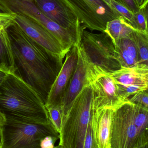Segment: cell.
I'll return each instance as SVG.
<instances>
[{
    "mask_svg": "<svg viewBox=\"0 0 148 148\" xmlns=\"http://www.w3.org/2000/svg\"><path fill=\"white\" fill-rule=\"evenodd\" d=\"M5 30L13 56L14 70L11 74L30 86L45 104L64 58L37 44L14 21Z\"/></svg>",
    "mask_w": 148,
    "mask_h": 148,
    "instance_id": "1",
    "label": "cell"
},
{
    "mask_svg": "<svg viewBox=\"0 0 148 148\" xmlns=\"http://www.w3.org/2000/svg\"><path fill=\"white\" fill-rule=\"evenodd\" d=\"M0 111L4 116L41 123L50 122L45 104L38 94L11 73L0 86Z\"/></svg>",
    "mask_w": 148,
    "mask_h": 148,
    "instance_id": "2",
    "label": "cell"
},
{
    "mask_svg": "<svg viewBox=\"0 0 148 148\" xmlns=\"http://www.w3.org/2000/svg\"><path fill=\"white\" fill-rule=\"evenodd\" d=\"M92 91L84 86L62 117L59 145L64 148H83L86 133L91 121Z\"/></svg>",
    "mask_w": 148,
    "mask_h": 148,
    "instance_id": "3",
    "label": "cell"
},
{
    "mask_svg": "<svg viewBox=\"0 0 148 148\" xmlns=\"http://www.w3.org/2000/svg\"><path fill=\"white\" fill-rule=\"evenodd\" d=\"M1 127L2 148H41V140L48 136L60 139L51 122L43 123L16 116H5Z\"/></svg>",
    "mask_w": 148,
    "mask_h": 148,
    "instance_id": "4",
    "label": "cell"
},
{
    "mask_svg": "<svg viewBox=\"0 0 148 148\" xmlns=\"http://www.w3.org/2000/svg\"><path fill=\"white\" fill-rule=\"evenodd\" d=\"M80 45L90 65L107 73L121 68L116 57L114 44L105 32L94 34L84 29Z\"/></svg>",
    "mask_w": 148,
    "mask_h": 148,
    "instance_id": "5",
    "label": "cell"
},
{
    "mask_svg": "<svg viewBox=\"0 0 148 148\" xmlns=\"http://www.w3.org/2000/svg\"><path fill=\"white\" fill-rule=\"evenodd\" d=\"M87 77L92 88L93 110L103 108L115 110L126 102L121 99L116 83L110 73L88 63Z\"/></svg>",
    "mask_w": 148,
    "mask_h": 148,
    "instance_id": "6",
    "label": "cell"
},
{
    "mask_svg": "<svg viewBox=\"0 0 148 148\" xmlns=\"http://www.w3.org/2000/svg\"><path fill=\"white\" fill-rule=\"evenodd\" d=\"M79 18L82 25L90 30L103 32L109 21L121 17L103 0H63Z\"/></svg>",
    "mask_w": 148,
    "mask_h": 148,
    "instance_id": "7",
    "label": "cell"
},
{
    "mask_svg": "<svg viewBox=\"0 0 148 148\" xmlns=\"http://www.w3.org/2000/svg\"><path fill=\"white\" fill-rule=\"evenodd\" d=\"M139 134L134 120V104L128 101L114 110L111 127V148L138 147Z\"/></svg>",
    "mask_w": 148,
    "mask_h": 148,
    "instance_id": "8",
    "label": "cell"
},
{
    "mask_svg": "<svg viewBox=\"0 0 148 148\" xmlns=\"http://www.w3.org/2000/svg\"><path fill=\"white\" fill-rule=\"evenodd\" d=\"M0 5L10 13L23 15L42 25L61 43L69 39V31L46 17L37 8L33 0H0Z\"/></svg>",
    "mask_w": 148,
    "mask_h": 148,
    "instance_id": "9",
    "label": "cell"
},
{
    "mask_svg": "<svg viewBox=\"0 0 148 148\" xmlns=\"http://www.w3.org/2000/svg\"><path fill=\"white\" fill-rule=\"evenodd\" d=\"M46 17L74 34L81 40L85 28L74 11L63 0H33Z\"/></svg>",
    "mask_w": 148,
    "mask_h": 148,
    "instance_id": "10",
    "label": "cell"
},
{
    "mask_svg": "<svg viewBox=\"0 0 148 148\" xmlns=\"http://www.w3.org/2000/svg\"><path fill=\"white\" fill-rule=\"evenodd\" d=\"M78 43L74 45L66 53L65 61L54 82L45 106L46 109L61 106L67 90L78 60Z\"/></svg>",
    "mask_w": 148,
    "mask_h": 148,
    "instance_id": "11",
    "label": "cell"
},
{
    "mask_svg": "<svg viewBox=\"0 0 148 148\" xmlns=\"http://www.w3.org/2000/svg\"><path fill=\"white\" fill-rule=\"evenodd\" d=\"M14 22L30 39L50 53L64 58L66 52L57 39L38 23L23 15L15 14Z\"/></svg>",
    "mask_w": 148,
    "mask_h": 148,
    "instance_id": "12",
    "label": "cell"
},
{
    "mask_svg": "<svg viewBox=\"0 0 148 148\" xmlns=\"http://www.w3.org/2000/svg\"><path fill=\"white\" fill-rule=\"evenodd\" d=\"M78 60L75 71L70 81L67 90L62 103V117L69 110L76 97L84 86L89 84L87 79L88 62L86 56L78 43Z\"/></svg>",
    "mask_w": 148,
    "mask_h": 148,
    "instance_id": "13",
    "label": "cell"
},
{
    "mask_svg": "<svg viewBox=\"0 0 148 148\" xmlns=\"http://www.w3.org/2000/svg\"><path fill=\"white\" fill-rule=\"evenodd\" d=\"M114 110H92L91 124L94 138L98 148H111V127Z\"/></svg>",
    "mask_w": 148,
    "mask_h": 148,
    "instance_id": "14",
    "label": "cell"
},
{
    "mask_svg": "<svg viewBox=\"0 0 148 148\" xmlns=\"http://www.w3.org/2000/svg\"><path fill=\"white\" fill-rule=\"evenodd\" d=\"M110 74L116 84L148 90V65L139 64L131 67H122Z\"/></svg>",
    "mask_w": 148,
    "mask_h": 148,
    "instance_id": "15",
    "label": "cell"
},
{
    "mask_svg": "<svg viewBox=\"0 0 148 148\" xmlns=\"http://www.w3.org/2000/svg\"><path fill=\"white\" fill-rule=\"evenodd\" d=\"M115 55L121 67H131L139 64V56L131 34L114 42Z\"/></svg>",
    "mask_w": 148,
    "mask_h": 148,
    "instance_id": "16",
    "label": "cell"
},
{
    "mask_svg": "<svg viewBox=\"0 0 148 148\" xmlns=\"http://www.w3.org/2000/svg\"><path fill=\"white\" fill-rule=\"evenodd\" d=\"M122 16L109 21L107 23L104 32L107 33L114 42L123 39L136 31Z\"/></svg>",
    "mask_w": 148,
    "mask_h": 148,
    "instance_id": "17",
    "label": "cell"
},
{
    "mask_svg": "<svg viewBox=\"0 0 148 148\" xmlns=\"http://www.w3.org/2000/svg\"><path fill=\"white\" fill-rule=\"evenodd\" d=\"M134 120L139 134L138 147L148 144V109L134 104Z\"/></svg>",
    "mask_w": 148,
    "mask_h": 148,
    "instance_id": "18",
    "label": "cell"
},
{
    "mask_svg": "<svg viewBox=\"0 0 148 148\" xmlns=\"http://www.w3.org/2000/svg\"><path fill=\"white\" fill-rule=\"evenodd\" d=\"M0 70L12 73L14 70L13 56L6 30L0 32Z\"/></svg>",
    "mask_w": 148,
    "mask_h": 148,
    "instance_id": "19",
    "label": "cell"
},
{
    "mask_svg": "<svg viewBox=\"0 0 148 148\" xmlns=\"http://www.w3.org/2000/svg\"><path fill=\"white\" fill-rule=\"evenodd\" d=\"M131 36L138 53L139 64L148 65V33L136 30Z\"/></svg>",
    "mask_w": 148,
    "mask_h": 148,
    "instance_id": "20",
    "label": "cell"
},
{
    "mask_svg": "<svg viewBox=\"0 0 148 148\" xmlns=\"http://www.w3.org/2000/svg\"><path fill=\"white\" fill-rule=\"evenodd\" d=\"M111 7L117 11L134 29L137 30L134 13L114 0H111Z\"/></svg>",
    "mask_w": 148,
    "mask_h": 148,
    "instance_id": "21",
    "label": "cell"
},
{
    "mask_svg": "<svg viewBox=\"0 0 148 148\" xmlns=\"http://www.w3.org/2000/svg\"><path fill=\"white\" fill-rule=\"evenodd\" d=\"M50 120L59 134L62 126V117L61 107H53L47 109Z\"/></svg>",
    "mask_w": 148,
    "mask_h": 148,
    "instance_id": "22",
    "label": "cell"
},
{
    "mask_svg": "<svg viewBox=\"0 0 148 148\" xmlns=\"http://www.w3.org/2000/svg\"><path fill=\"white\" fill-rule=\"evenodd\" d=\"M135 20L138 31L148 33V5L140 9L138 12L134 14Z\"/></svg>",
    "mask_w": 148,
    "mask_h": 148,
    "instance_id": "23",
    "label": "cell"
},
{
    "mask_svg": "<svg viewBox=\"0 0 148 148\" xmlns=\"http://www.w3.org/2000/svg\"><path fill=\"white\" fill-rule=\"evenodd\" d=\"M128 101L135 105L148 109V90L137 92L130 97Z\"/></svg>",
    "mask_w": 148,
    "mask_h": 148,
    "instance_id": "24",
    "label": "cell"
},
{
    "mask_svg": "<svg viewBox=\"0 0 148 148\" xmlns=\"http://www.w3.org/2000/svg\"><path fill=\"white\" fill-rule=\"evenodd\" d=\"M15 14L0 12V32L4 31L14 21Z\"/></svg>",
    "mask_w": 148,
    "mask_h": 148,
    "instance_id": "25",
    "label": "cell"
},
{
    "mask_svg": "<svg viewBox=\"0 0 148 148\" xmlns=\"http://www.w3.org/2000/svg\"><path fill=\"white\" fill-rule=\"evenodd\" d=\"M83 148H98L94 138L91 121L87 130Z\"/></svg>",
    "mask_w": 148,
    "mask_h": 148,
    "instance_id": "26",
    "label": "cell"
},
{
    "mask_svg": "<svg viewBox=\"0 0 148 148\" xmlns=\"http://www.w3.org/2000/svg\"><path fill=\"white\" fill-rule=\"evenodd\" d=\"M59 140V138L54 136H45L41 139L40 142V147L41 148H54L55 144Z\"/></svg>",
    "mask_w": 148,
    "mask_h": 148,
    "instance_id": "27",
    "label": "cell"
},
{
    "mask_svg": "<svg viewBox=\"0 0 148 148\" xmlns=\"http://www.w3.org/2000/svg\"><path fill=\"white\" fill-rule=\"evenodd\" d=\"M114 1L126 7L134 14L138 12L140 10V9L137 6L135 0H114Z\"/></svg>",
    "mask_w": 148,
    "mask_h": 148,
    "instance_id": "28",
    "label": "cell"
},
{
    "mask_svg": "<svg viewBox=\"0 0 148 148\" xmlns=\"http://www.w3.org/2000/svg\"><path fill=\"white\" fill-rule=\"evenodd\" d=\"M140 9L148 5V0H135Z\"/></svg>",
    "mask_w": 148,
    "mask_h": 148,
    "instance_id": "29",
    "label": "cell"
},
{
    "mask_svg": "<svg viewBox=\"0 0 148 148\" xmlns=\"http://www.w3.org/2000/svg\"><path fill=\"white\" fill-rule=\"evenodd\" d=\"M8 74L4 71L0 70V86L1 85L2 83L3 82Z\"/></svg>",
    "mask_w": 148,
    "mask_h": 148,
    "instance_id": "30",
    "label": "cell"
},
{
    "mask_svg": "<svg viewBox=\"0 0 148 148\" xmlns=\"http://www.w3.org/2000/svg\"><path fill=\"white\" fill-rule=\"evenodd\" d=\"M6 118L5 116L0 111V127H2L5 123Z\"/></svg>",
    "mask_w": 148,
    "mask_h": 148,
    "instance_id": "31",
    "label": "cell"
},
{
    "mask_svg": "<svg viewBox=\"0 0 148 148\" xmlns=\"http://www.w3.org/2000/svg\"><path fill=\"white\" fill-rule=\"evenodd\" d=\"M3 147V134L1 127H0V148Z\"/></svg>",
    "mask_w": 148,
    "mask_h": 148,
    "instance_id": "32",
    "label": "cell"
},
{
    "mask_svg": "<svg viewBox=\"0 0 148 148\" xmlns=\"http://www.w3.org/2000/svg\"><path fill=\"white\" fill-rule=\"evenodd\" d=\"M0 12H1V13H10L9 11L7 10L6 9L2 7L1 5H0Z\"/></svg>",
    "mask_w": 148,
    "mask_h": 148,
    "instance_id": "33",
    "label": "cell"
},
{
    "mask_svg": "<svg viewBox=\"0 0 148 148\" xmlns=\"http://www.w3.org/2000/svg\"><path fill=\"white\" fill-rule=\"evenodd\" d=\"M103 1H104L106 3H107L109 6L112 8V7H111V0H103Z\"/></svg>",
    "mask_w": 148,
    "mask_h": 148,
    "instance_id": "34",
    "label": "cell"
},
{
    "mask_svg": "<svg viewBox=\"0 0 148 148\" xmlns=\"http://www.w3.org/2000/svg\"><path fill=\"white\" fill-rule=\"evenodd\" d=\"M134 148H148V144L143 145V146H140V147H135Z\"/></svg>",
    "mask_w": 148,
    "mask_h": 148,
    "instance_id": "35",
    "label": "cell"
},
{
    "mask_svg": "<svg viewBox=\"0 0 148 148\" xmlns=\"http://www.w3.org/2000/svg\"><path fill=\"white\" fill-rule=\"evenodd\" d=\"M54 148H64L63 147V146H62L61 145H59L58 144V146H56V147H55Z\"/></svg>",
    "mask_w": 148,
    "mask_h": 148,
    "instance_id": "36",
    "label": "cell"
}]
</instances>
